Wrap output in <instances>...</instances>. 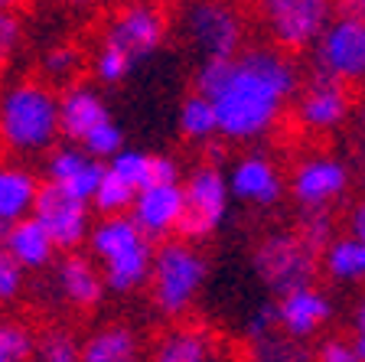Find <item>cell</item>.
I'll return each mask as SVG.
<instances>
[{"label":"cell","mask_w":365,"mask_h":362,"mask_svg":"<svg viewBox=\"0 0 365 362\" xmlns=\"http://www.w3.org/2000/svg\"><path fill=\"white\" fill-rule=\"evenodd\" d=\"M196 91L212 99L222 137L255 141L300 95V72L284 49H245L238 59L199 62Z\"/></svg>","instance_id":"cell-1"},{"label":"cell","mask_w":365,"mask_h":362,"mask_svg":"<svg viewBox=\"0 0 365 362\" xmlns=\"http://www.w3.org/2000/svg\"><path fill=\"white\" fill-rule=\"evenodd\" d=\"M88 248L98 258L105 284L118 294L137 291L153 274L157 248L134 222V216H105L91 228Z\"/></svg>","instance_id":"cell-2"},{"label":"cell","mask_w":365,"mask_h":362,"mask_svg":"<svg viewBox=\"0 0 365 362\" xmlns=\"http://www.w3.org/2000/svg\"><path fill=\"white\" fill-rule=\"evenodd\" d=\"M4 144L16 154H36L53 147L62 134L59 95L43 82H16L0 105Z\"/></svg>","instance_id":"cell-3"},{"label":"cell","mask_w":365,"mask_h":362,"mask_svg":"<svg viewBox=\"0 0 365 362\" xmlns=\"http://www.w3.org/2000/svg\"><path fill=\"white\" fill-rule=\"evenodd\" d=\"M251 268H255L261 284L281 301V297L294 294V291L317 287V274L323 268V258L290 228V232L261 235L255 251H251Z\"/></svg>","instance_id":"cell-4"},{"label":"cell","mask_w":365,"mask_h":362,"mask_svg":"<svg viewBox=\"0 0 365 362\" xmlns=\"http://www.w3.org/2000/svg\"><path fill=\"white\" fill-rule=\"evenodd\" d=\"M205 258L192 248V241L170 238L157 248L153 258V303H157L167 317H180L190 310V303L196 301L199 287L205 281Z\"/></svg>","instance_id":"cell-5"},{"label":"cell","mask_w":365,"mask_h":362,"mask_svg":"<svg viewBox=\"0 0 365 362\" xmlns=\"http://www.w3.org/2000/svg\"><path fill=\"white\" fill-rule=\"evenodd\" d=\"M261 20L274 49L304 53L319 43L327 26L336 20L333 0H258Z\"/></svg>","instance_id":"cell-6"},{"label":"cell","mask_w":365,"mask_h":362,"mask_svg":"<svg viewBox=\"0 0 365 362\" xmlns=\"http://www.w3.org/2000/svg\"><path fill=\"white\" fill-rule=\"evenodd\" d=\"M228 174L219 164H199L190 174V180L182 183L186 193V209H182L180 222V238L182 241H202L222 226L228 209Z\"/></svg>","instance_id":"cell-7"},{"label":"cell","mask_w":365,"mask_h":362,"mask_svg":"<svg viewBox=\"0 0 365 362\" xmlns=\"http://www.w3.org/2000/svg\"><path fill=\"white\" fill-rule=\"evenodd\" d=\"M313 69L346 85L365 79V16L336 14V20L313 46Z\"/></svg>","instance_id":"cell-8"},{"label":"cell","mask_w":365,"mask_h":362,"mask_svg":"<svg viewBox=\"0 0 365 362\" xmlns=\"http://www.w3.org/2000/svg\"><path fill=\"white\" fill-rule=\"evenodd\" d=\"M186 33L202 59H238L242 49V16L225 0H199L186 14Z\"/></svg>","instance_id":"cell-9"},{"label":"cell","mask_w":365,"mask_h":362,"mask_svg":"<svg viewBox=\"0 0 365 362\" xmlns=\"http://www.w3.org/2000/svg\"><path fill=\"white\" fill-rule=\"evenodd\" d=\"M167 36V16L157 4H128L114 14V20L108 23L105 30V46H114V49H121L130 62H144L150 59L153 53L160 49Z\"/></svg>","instance_id":"cell-10"},{"label":"cell","mask_w":365,"mask_h":362,"mask_svg":"<svg viewBox=\"0 0 365 362\" xmlns=\"http://www.w3.org/2000/svg\"><path fill=\"white\" fill-rule=\"evenodd\" d=\"M33 219L53 235L59 251H76L85 238H91V203H82L56 183H43L33 209Z\"/></svg>","instance_id":"cell-11"},{"label":"cell","mask_w":365,"mask_h":362,"mask_svg":"<svg viewBox=\"0 0 365 362\" xmlns=\"http://www.w3.org/2000/svg\"><path fill=\"white\" fill-rule=\"evenodd\" d=\"M349 111H352L349 85L313 69L310 82L300 85V95H297V118H300V124L310 131H333L349 118Z\"/></svg>","instance_id":"cell-12"},{"label":"cell","mask_w":365,"mask_h":362,"mask_svg":"<svg viewBox=\"0 0 365 362\" xmlns=\"http://www.w3.org/2000/svg\"><path fill=\"white\" fill-rule=\"evenodd\" d=\"M346 189H349V170L336 157H307L290 176V193L300 209L333 206Z\"/></svg>","instance_id":"cell-13"},{"label":"cell","mask_w":365,"mask_h":362,"mask_svg":"<svg viewBox=\"0 0 365 362\" xmlns=\"http://www.w3.org/2000/svg\"><path fill=\"white\" fill-rule=\"evenodd\" d=\"M182 209H186V193L182 183H160V186H147L137 193V203L130 209L134 222L144 228L150 241L167 238L170 232H180Z\"/></svg>","instance_id":"cell-14"},{"label":"cell","mask_w":365,"mask_h":362,"mask_svg":"<svg viewBox=\"0 0 365 362\" xmlns=\"http://www.w3.org/2000/svg\"><path fill=\"white\" fill-rule=\"evenodd\" d=\"M105 174H108V164L88 157L85 151H78L76 144L53 151L49 164H46V183H56V186H62L66 193L82 199V203H91V199H95Z\"/></svg>","instance_id":"cell-15"},{"label":"cell","mask_w":365,"mask_h":362,"mask_svg":"<svg viewBox=\"0 0 365 362\" xmlns=\"http://www.w3.org/2000/svg\"><path fill=\"white\" fill-rule=\"evenodd\" d=\"M59 118H62V137H68L72 144H85V137L91 131H98L101 124L111 121L108 105L101 101V95L88 85H66L59 95Z\"/></svg>","instance_id":"cell-16"},{"label":"cell","mask_w":365,"mask_h":362,"mask_svg":"<svg viewBox=\"0 0 365 362\" xmlns=\"http://www.w3.org/2000/svg\"><path fill=\"white\" fill-rule=\"evenodd\" d=\"M228 186H232V193L242 203H251V206H274L284 196V180L277 174V166L267 157H258V154L242 157L232 166Z\"/></svg>","instance_id":"cell-17"},{"label":"cell","mask_w":365,"mask_h":362,"mask_svg":"<svg viewBox=\"0 0 365 362\" xmlns=\"http://www.w3.org/2000/svg\"><path fill=\"white\" fill-rule=\"evenodd\" d=\"M277 313H281V330H287L290 336H300V340H310L333 317V303L319 287H304V291L281 297Z\"/></svg>","instance_id":"cell-18"},{"label":"cell","mask_w":365,"mask_h":362,"mask_svg":"<svg viewBox=\"0 0 365 362\" xmlns=\"http://www.w3.org/2000/svg\"><path fill=\"white\" fill-rule=\"evenodd\" d=\"M56 284H59L62 297H66L72 307H82V310L101 303L105 287H108L105 274L95 268V261L78 255V251H68L59 261V268H56Z\"/></svg>","instance_id":"cell-19"},{"label":"cell","mask_w":365,"mask_h":362,"mask_svg":"<svg viewBox=\"0 0 365 362\" xmlns=\"http://www.w3.org/2000/svg\"><path fill=\"white\" fill-rule=\"evenodd\" d=\"M4 251L20 264L23 271H39L46 264H53L59 245H56L53 235L30 216V219H20L4 228Z\"/></svg>","instance_id":"cell-20"},{"label":"cell","mask_w":365,"mask_h":362,"mask_svg":"<svg viewBox=\"0 0 365 362\" xmlns=\"http://www.w3.org/2000/svg\"><path fill=\"white\" fill-rule=\"evenodd\" d=\"M215 336L199 323H180L153 343L150 362H215Z\"/></svg>","instance_id":"cell-21"},{"label":"cell","mask_w":365,"mask_h":362,"mask_svg":"<svg viewBox=\"0 0 365 362\" xmlns=\"http://www.w3.org/2000/svg\"><path fill=\"white\" fill-rule=\"evenodd\" d=\"M39 189L43 183L26 166H4V174H0V222L4 228L20 219H30L36 209Z\"/></svg>","instance_id":"cell-22"},{"label":"cell","mask_w":365,"mask_h":362,"mask_svg":"<svg viewBox=\"0 0 365 362\" xmlns=\"http://www.w3.org/2000/svg\"><path fill=\"white\" fill-rule=\"evenodd\" d=\"M85 362H140V343L137 333L124 323L101 326L82 343Z\"/></svg>","instance_id":"cell-23"},{"label":"cell","mask_w":365,"mask_h":362,"mask_svg":"<svg viewBox=\"0 0 365 362\" xmlns=\"http://www.w3.org/2000/svg\"><path fill=\"white\" fill-rule=\"evenodd\" d=\"M251 362H317V349H310V340L290 336L287 330H274L261 340H248Z\"/></svg>","instance_id":"cell-24"},{"label":"cell","mask_w":365,"mask_h":362,"mask_svg":"<svg viewBox=\"0 0 365 362\" xmlns=\"http://www.w3.org/2000/svg\"><path fill=\"white\" fill-rule=\"evenodd\" d=\"M323 271L333 281H365V245L356 235H342L323 255Z\"/></svg>","instance_id":"cell-25"},{"label":"cell","mask_w":365,"mask_h":362,"mask_svg":"<svg viewBox=\"0 0 365 362\" xmlns=\"http://www.w3.org/2000/svg\"><path fill=\"white\" fill-rule=\"evenodd\" d=\"M180 128L192 141H209L212 134H219V111H215L212 99L192 91L180 108Z\"/></svg>","instance_id":"cell-26"},{"label":"cell","mask_w":365,"mask_h":362,"mask_svg":"<svg viewBox=\"0 0 365 362\" xmlns=\"http://www.w3.org/2000/svg\"><path fill=\"white\" fill-rule=\"evenodd\" d=\"M294 232L317 251L319 258L327 255V248L336 241V216L329 206H319V209H300L297 216Z\"/></svg>","instance_id":"cell-27"},{"label":"cell","mask_w":365,"mask_h":362,"mask_svg":"<svg viewBox=\"0 0 365 362\" xmlns=\"http://www.w3.org/2000/svg\"><path fill=\"white\" fill-rule=\"evenodd\" d=\"M134 203H137V189L108 166V174H105V180H101L95 199H91V206H95L101 216H128V209H134Z\"/></svg>","instance_id":"cell-28"},{"label":"cell","mask_w":365,"mask_h":362,"mask_svg":"<svg viewBox=\"0 0 365 362\" xmlns=\"http://www.w3.org/2000/svg\"><path fill=\"white\" fill-rule=\"evenodd\" d=\"M39 336L20 320L0 326V362H36Z\"/></svg>","instance_id":"cell-29"},{"label":"cell","mask_w":365,"mask_h":362,"mask_svg":"<svg viewBox=\"0 0 365 362\" xmlns=\"http://www.w3.org/2000/svg\"><path fill=\"white\" fill-rule=\"evenodd\" d=\"M114 174L128 180L130 186L140 193V189L153 186V170H157V154H144V151H121L118 157L108 164Z\"/></svg>","instance_id":"cell-30"},{"label":"cell","mask_w":365,"mask_h":362,"mask_svg":"<svg viewBox=\"0 0 365 362\" xmlns=\"http://www.w3.org/2000/svg\"><path fill=\"white\" fill-rule=\"evenodd\" d=\"M36 362H85L82 343L68 330H46V333H39Z\"/></svg>","instance_id":"cell-31"},{"label":"cell","mask_w":365,"mask_h":362,"mask_svg":"<svg viewBox=\"0 0 365 362\" xmlns=\"http://www.w3.org/2000/svg\"><path fill=\"white\" fill-rule=\"evenodd\" d=\"M78 69H82V53H78L72 43H59L53 49H46L43 56V72L56 82H68V79L78 76Z\"/></svg>","instance_id":"cell-32"},{"label":"cell","mask_w":365,"mask_h":362,"mask_svg":"<svg viewBox=\"0 0 365 362\" xmlns=\"http://www.w3.org/2000/svg\"><path fill=\"white\" fill-rule=\"evenodd\" d=\"M91 72H95V79H98V82L118 85V82H124V79L134 72V62H130L121 49H114V46L101 43L98 56H95V62H91Z\"/></svg>","instance_id":"cell-33"},{"label":"cell","mask_w":365,"mask_h":362,"mask_svg":"<svg viewBox=\"0 0 365 362\" xmlns=\"http://www.w3.org/2000/svg\"><path fill=\"white\" fill-rule=\"evenodd\" d=\"M82 151L88 154V157L101 160V164H105V160H108V164H111V160L124 151V134H121V128H118L114 121H108V124H101L98 131H91V134L85 137Z\"/></svg>","instance_id":"cell-34"},{"label":"cell","mask_w":365,"mask_h":362,"mask_svg":"<svg viewBox=\"0 0 365 362\" xmlns=\"http://www.w3.org/2000/svg\"><path fill=\"white\" fill-rule=\"evenodd\" d=\"M281 330V313H277V301L274 303H264L261 310H255V317L248 320V326H245V340H261V336H267V333Z\"/></svg>","instance_id":"cell-35"},{"label":"cell","mask_w":365,"mask_h":362,"mask_svg":"<svg viewBox=\"0 0 365 362\" xmlns=\"http://www.w3.org/2000/svg\"><path fill=\"white\" fill-rule=\"evenodd\" d=\"M23 291V268L4 251L0 255V301L10 303Z\"/></svg>","instance_id":"cell-36"},{"label":"cell","mask_w":365,"mask_h":362,"mask_svg":"<svg viewBox=\"0 0 365 362\" xmlns=\"http://www.w3.org/2000/svg\"><path fill=\"white\" fill-rule=\"evenodd\" d=\"M317 362H362V356H359L356 343L327 340V343H319V349H317Z\"/></svg>","instance_id":"cell-37"},{"label":"cell","mask_w":365,"mask_h":362,"mask_svg":"<svg viewBox=\"0 0 365 362\" xmlns=\"http://www.w3.org/2000/svg\"><path fill=\"white\" fill-rule=\"evenodd\" d=\"M20 36H23V26H20V20H16V14L4 10V20H0V53H4V62H10Z\"/></svg>","instance_id":"cell-38"},{"label":"cell","mask_w":365,"mask_h":362,"mask_svg":"<svg viewBox=\"0 0 365 362\" xmlns=\"http://www.w3.org/2000/svg\"><path fill=\"white\" fill-rule=\"evenodd\" d=\"M349 235H356L365 245V199L352 206V212H349Z\"/></svg>","instance_id":"cell-39"},{"label":"cell","mask_w":365,"mask_h":362,"mask_svg":"<svg viewBox=\"0 0 365 362\" xmlns=\"http://www.w3.org/2000/svg\"><path fill=\"white\" fill-rule=\"evenodd\" d=\"M336 14H342V16H365V0H336Z\"/></svg>","instance_id":"cell-40"},{"label":"cell","mask_w":365,"mask_h":362,"mask_svg":"<svg viewBox=\"0 0 365 362\" xmlns=\"http://www.w3.org/2000/svg\"><path fill=\"white\" fill-rule=\"evenodd\" d=\"M352 323H356V336H365V297L356 303V317H352Z\"/></svg>","instance_id":"cell-41"},{"label":"cell","mask_w":365,"mask_h":362,"mask_svg":"<svg viewBox=\"0 0 365 362\" xmlns=\"http://www.w3.org/2000/svg\"><path fill=\"white\" fill-rule=\"evenodd\" d=\"M53 4H59V7H68V10H78V7H88L91 0H53Z\"/></svg>","instance_id":"cell-42"},{"label":"cell","mask_w":365,"mask_h":362,"mask_svg":"<svg viewBox=\"0 0 365 362\" xmlns=\"http://www.w3.org/2000/svg\"><path fill=\"white\" fill-rule=\"evenodd\" d=\"M0 4H4V10H7V14H14V10H20L23 4H30V0H0Z\"/></svg>","instance_id":"cell-43"},{"label":"cell","mask_w":365,"mask_h":362,"mask_svg":"<svg viewBox=\"0 0 365 362\" xmlns=\"http://www.w3.org/2000/svg\"><path fill=\"white\" fill-rule=\"evenodd\" d=\"M356 349H359V356H362V362H365V336H356Z\"/></svg>","instance_id":"cell-44"},{"label":"cell","mask_w":365,"mask_h":362,"mask_svg":"<svg viewBox=\"0 0 365 362\" xmlns=\"http://www.w3.org/2000/svg\"><path fill=\"white\" fill-rule=\"evenodd\" d=\"M238 362H251V359H238Z\"/></svg>","instance_id":"cell-45"}]
</instances>
